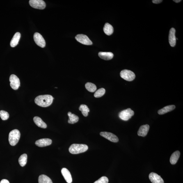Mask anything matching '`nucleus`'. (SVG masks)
<instances>
[{
    "instance_id": "obj_19",
    "label": "nucleus",
    "mask_w": 183,
    "mask_h": 183,
    "mask_svg": "<svg viewBox=\"0 0 183 183\" xmlns=\"http://www.w3.org/2000/svg\"><path fill=\"white\" fill-rule=\"evenodd\" d=\"M180 152L176 151L172 154L170 159V162L172 165H175L177 163L180 156Z\"/></svg>"
},
{
    "instance_id": "obj_17",
    "label": "nucleus",
    "mask_w": 183,
    "mask_h": 183,
    "mask_svg": "<svg viewBox=\"0 0 183 183\" xmlns=\"http://www.w3.org/2000/svg\"><path fill=\"white\" fill-rule=\"evenodd\" d=\"M98 56L101 58L105 60H110L113 57V53L110 52H100Z\"/></svg>"
},
{
    "instance_id": "obj_26",
    "label": "nucleus",
    "mask_w": 183,
    "mask_h": 183,
    "mask_svg": "<svg viewBox=\"0 0 183 183\" xmlns=\"http://www.w3.org/2000/svg\"><path fill=\"white\" fill-rule=\"evenodd\" d=\"M85 87L89 91L91 92H94L97 89L96 85L91 83H87L85 85Z\"/></svg>"
},
{
    "instance_id": "obj_4",
    "label": "nucleus",
    "mask_w": 183,
    "mask_h": 183,
    "mask_svg": "<svg viewBox=\"0 0 183 183\" xmlns=\"http://www.w3.org/2000/svg\"><path fill=\"white\" fill-rule=\"evenodd\" d=\"M120 76L122 79L127 81H132L135 78L134 73L130 70H124L120 73Z\"/></svg>"
},
{
    "instance_id": "obj_11",
    "label": "nucleus",
    "mask_w": 183,
    "mask_h": 183,
    "mask_svg": "<svg viewBox=\"0 0 183 183\" xmlns=\"http://www.w3.org/2000/svg\"><path fill=\"white\" fill-rule=\"evenodd\" d=\"M149 178L152 183H164V181L161 176L153 172L149 174Z\"/></svg>"
},
{
    "instance_id": "obj_22",
    "label": "nucleus",
    "mask_w": 183,
    "mask_h": 183,
    "mask_svg": "<svg viewBox=\"0 0 183 183\" xmlns=\"http://www.w3.org/2000/svg\"><path fill=\"white\" fill-rule=\"evenodd\" d=\"M103 30H104V33L108 35H112L114 32V29L112 26L108 23H106L105 24Z\"/></svg>"
},
{
    "instance_id": "obj_21",
    "label": "nucleus",
    "mask_w": 183,
    "mask_h": 183,
    "mask_svg": "<svg viewBox=\"0 0 183 183\" xmlns=\"http://www.w3.org/2000/svg\"><path fill=\"white\" fill-rule=\"evenodd\" d=\"M67 115L69 117L68 122L69 124H74L79 121V117L77 115L72 114L71 112H69L67 113Z\"/></svg>"
},
{
    "instance_id": "obj_13",
    "label": "nucleus",
    "mask_w": 183,
    "mask_h": 183,
    "mask_svg": "<svg viewBox=\"0 0 183 183\" xmlns=\"http://www.w3.org/2000/svg\"><path fill=\"white\" fill-rule=\"evenodd\" d=\"M176 30L174 28H172L170 30L168 36L169 42L172 47H174L176 44V38L175 35Z\"/></svg>"
},
{
    "instance_id": "obj_8",
    "label": "nucleus",
    "mask_w": 183,
    "mask_h": 183,
    "mask_svg": "<svg viewBox=\"0 0 183 183\" xmlns=\"http://www.w3.org/2000/svg\"><path fill=\"white\" fill-rule=\"evenodd\" d=\"M75 38L78 42L85 45H91L93 44L89 37L85 35L78 34L76 35Z\"/></svg>"
},
{
    "instance_id": "obj_29",
    "label": "nucleus",
    "mask_w": 183,
    "mask_h": 183,
    "mask_svg": "<svg viewBox=\"0 0 183 183\" xmlns=\"http://www.w3.org/2000/svg\"><path fill=\"white\" fill-rule=\"evenodd\" d=\"M109 179L107 177L102 176L94 183H108Z\"/></svg>"
},
{
    "instance_id": "obj_25",
    "label": "nucleus",
    "mask_w": 183,
    "mask_h": 183,
    "mask_svg": "<svg viewBox=\"0 0 183 183\" xmlns=\"http://www.w3.org/2000/svg\"><path fill=\"white\" fill-rule=\"evenodd\" d=\"M27 161V155L26 154H24L22 155L19 157L18 159L19 164L21 166H24L26 164Z\"/></svg>"
},
{
    "instance_id": "obj_10",
    "label": "nucleus",
    "mask_w": 183,
    "mask_h": 183,
    "mask_svg": "<svg viewBox=\"0 0 183 183\" xmlns=\"http://www.w3.org/2000/svg\"><path fill=\"white\" fill-rule=\"evenodd\" d=\"M100 134L101 136L114 143H117L119 141L118 137L111 133L106 132H101Z\"/></svg>"
},
{
    "instance_id": "obj_24",
    "label": "nucleus",
    "mask_w": 183,
    "mask_h": 183,
    "mask_svg": "<svg viewBox=\"0 0 183 183\" xmlns=\"http://www.w3.org/2000/svg\"><path fill=\"white\" fill-rule=\"evenodd\" d=\"M79 109L83 115L85 117H87L88 116V113L90 112V109L86 105H81L79 106Z\"/></svg>"
},
{
    "instance_id": "obj_12",
    "label": "nucleus",
    "mask_w": 183,
    "mask_h": 183,
    "mask_svg": "<svg viewBox=\"0 0 183 183\" xmlns=\"http://www.w3.org/2000/svg\"><path fill=\"white\" fill-rule=\"evenodd\" d=\"M52 143V140L49 138H43L37 140L35 144L37 146L43 147L48 146Z\"/></svg>"
},
{
    "instance_id": "obj_30",
    "label": "nucleus",
    "mask_w": 183,
    "mask_h": 183,
    "mask_svg": "<svg viewBox=\"0 0 183 183\" xmlns=\"http://www.w3.org/2000/svg\"><path fill=\"white\" fill-rule=\"evenodd\" d=\"M162 1V0H153L152 1V2L155 4H159Z\"/></svg>"
},
{
    "instance_id": "obj_32",
    "label": "nucleus",
    "mask_w": 183,
    "mask_h": 183,
    "mask_svg": "<svg viewBox=\"0 0 183 183\" xmlns=\"http://www.w3.org/2000/svg\"><path fill=\"white\" fill-rule=\"evenodd\" d=\"M182 1L181 0H174L173 1L175 2V3H178Z\"/></svg>"
},
{
    "instance_id": "obj_27",
    "label": "nucleus",
    "mask_w": 183,
    "mask_h": 183,
    "mask_svg": "<svg viewBox=\"0 0 183 183\" xmlns=\"http://www.w3.org/2000/svg\"><path fill=\"white\" fill-rule=\"evenodd\" d=\"M106 90L104 88H101L96 91L94 96L96 98H99L102 96L105 93Z\"/></svg>"
},
{
    "instance_id": "obj_6",
    "label": "nucleus",
    "mask_w": 183,
    "mask_h": 183,
    "mask_svg": "<svg viewBox=\"0 0 183 183\" xmlns=\"http://www.w3.org/2000/svg\"><path fill=\"white\" fill-rule=\"evenodd\" d=\"M29 3L30 6L33 8L42 10L46 8V3L42 0H30Z\"/></svg>"
},
{
    "instance_id": "obj_20",
    "label": "nucleus",
    "mask_w": 183,
    "mask_h": 183,
    "mask_svg": "<svg viewBox=\"0 0 183 183\" xmlns=\"http://www.w3.org/2000/svg\"><path fill=\"white\" fill-rule=\"evenodd\" d=\"M175 106L172 105L165 106L163 109L159 110L158 113L159 115L164 114L173 111L175 108Z\"/></svg>"
},
{
    "instance_id": "obj_14",
    "label": "nucleus",
    "mask_w": 183,
    "mask_h": 183,
    "mask_svg": "<svg viewBox=\"0 0 183 183\" xmlns=\"http://www.w3.org/2000/svg\"><path fill=\"white\" fill-rule=\"evenodd\" d=\"M61 172L62 175L64 178L65 180L68 183H71L72 182L71 175L69 170L65 168L62 169Z\"/></svg>"
},
{
    "instance_id": "obj_16",
    "label": "nucleus",
    "mask_w": 183,
    "mask_h": 183,
    "mask_svg": "<svg viewBox=\"0 0 183 183\" xmlns=\"http://www.w3.org/2000/svg\"><path fill=\"white\" fill-rule=\"evenodd\" d=\"M20 36V33L17 32L15 34L10 42V46L12 47H15L18 44Z\"/></svg>"
},
{
    "instance_id": "obj_23",
    "label": "nucleus",
    "mask_w": 183,
    "mask_h": 183,
    "mask_svg": "<svg viewBox=\"0 0 183 183\" xmlns=\"http://www.w3.org/2000/svg\"><path fill=\"white\" fill-rule=\"evenodd\" d=\"M39 183H53L52 180L48 176L45 175H40L38 178Z\"/></svg>"
},
{
    "instance_id": "obj_31",
    "label": "nucleus",
    "mask_w": 183,
    "mask_h": 183,
    "mask_svg": "<svg viewBox=\"0 0 183 183\" xmlns=\"http://www.w3.org/2000/svg\"><path fill=\"white\" fill-rule=\"evenodd\" d=\"M0 183H10L8 180L6 179H3L1 181Z\"/></svg>"
},
{
    "instance_id": "obj_18",
    "label": "nucleus",
    "mask_w": 183,
    "mask_h": 183,
    "mask_svg": "<svg viewBox=\"0 0 183 183\" xmlns=\"http://www.w3.org/2000/svg\"><path fill=\"white\" fill-rule=\"evenodd\" d=\"M33 120L35 124L38 127L44 129L47 128V125L40 117H35L33 118Z\"/></svg>"
},
{
    "instance_id": "obj_28",
    "label": "nucleus",
    "mask_w": 183,
    "mask_h": 183,
    "mask_svg": "<svg viewBox=\"0 0 183 183\" xmlns=\"http://www.w3.org/2000/svg\"><path fill=\"white\" fill-rule=\"evenodd\" d=\"M0 117L3 120H7L9 117V115L7 112L3 110H1L0 111Z\"/></svg>"
},
{
    "instance_id": "obj_3",
    "label": "nucleus",
    "mask_w": 183,
    "mask_h": 183,
    "mask_svg": "<svg viewBox=\"0 0 183 183\" xmlns=\"http://www.w3.org/2000/svg\"><path fill=\"white\" fill-rule=\"evenodd\" d=\"M20 137L18 130L15 129L10 132L9 135V141L12 146H15L18 143Z\"/></svg>"
},
{
    "instance_id": "obj_5",
    "label": "nucleus",
    "mask_w": 183,
    "mask_h": 183,
    "mask_svg": "<svg viewBox=\"0 0 183 183\" xmlns=\"http://www.w3.org/2000/svg\"><path fill=\"white\" fill-rule=\"evenodd\" d=\"M134 111L130 108L123 110L119 113V117L121 120L127 121L134 115Z\"/></svg>"
},
{
    "instance_id": "obj_15",
    "label": "nucleus",
    "mask_w": 183,
    "mask_h": 183,
    "mask_svg": "<svg viewBox=\"0 0 183 183\" xmlns=\"http://www.w3.org/2000/svg\"><path fill=\"white\" fill-rule=\"evenodd\" d=\"M149 129L150 126L148 125L141 126L138 131V135L143 137L146 136L149 132Z\"/></svg>"
},
{
    "instance_id": "obj_2",
    "label": "nucleus",
    "mask_w": 183,
    "mask_h": 183,
    "mask_svg": "<svg viewBox=\"0 0 183 183\" xmlns=\"http://www.w3.org/2000/svg\"><path fill=\"white\" fill-rule=\"evenodd\" d=\"M87 145L85 144H73L69 148V151L71 153L76 154L85 152L88 150Z\"/></svg>"
},
{
    "instance_id": "obj_1",
    "label": "nucleus",
    "mask_w": 183,
    "mask_h": 183,
    "mask_svg": "<svg viewBox=\"0 0 183 183\" xmlns=\"http://www.w3.org/2000/svg\"><path fill=\"white\" fill-rule=\"evenodd\" d=\"M54 98L50 95L38 96L35 99V102L37 105L42 107H47L52 104Z\"/></svg>"
},
{
    "instance_id": "obj_9",
    "label": "nucleus",
    "mask_w": 183,
    "mask_h": 183,
    "mask_svg": "<svg viewBox=\"0 0 183 183\" xmlns=\"http://www.w3.org/2000/svg\"><path fill=\"white\" fill-rule=\"evenodd\" d=\"M34 39L37 45L40 47L44 48L46 46V42L42 35L37 32L34 35Z\"/></svg>"
},
{
    "instance_id": "obj_7",
    "label": "nucleus",
    "mask_w": 183,
    "mask_h": 183,
    "mask_svg": "<svg viewBox=\"0 0 183 183\" xmlns=\"http://www.w3.org/2000/svg\"><path fill=\"white\" fill-rule=\"evenodd\" d=\"M9 80L12 88L15 90H17L20 86V81L19 78L15 75L12 74L10 76Z\"/></svg>"
}]
</instances>
